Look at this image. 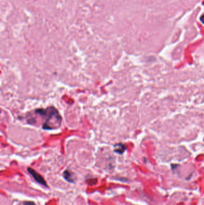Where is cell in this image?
I'll list each match as a JSON object with an SVG mask.
<instances>
[{"instance_id":"obj_1","label":"cell","mask_w":204,"mask_h":205,"mask_svg":"<svg viewBox=\"0 0 204 205\" xmlns=\"http://www.w3.org/2000/svg\"><path fill=\"white\" fill-rule=\"evenodd\" d=\"M44 118L42 129L45 130H52L60 127L62 119L59 111L54 107L46 109H37L32 112Z\"/></svg>"},{"instance_id":"obj_2","label":"cell","mask_w":204,"mask_h":205,"mask_svg":"<svg viewBox=\"0 0 204 205\" xmlns=\"http://www.w3.org/2000/svg\"><path fill=\"white\" fill-rule=\"evenodd\" d=\"M28 172L31 174V175L32 176L33 178L35 179V181L36 182H37L38 183H40L41 185H43L46 187H47V185L46 182V181L42 177V176H41L39 173H38L35 170H34V169H32L30 167L28 168Z\"/></svg>"},{"instance_id":"obj_3","label":"cell","mask_w":204,"mask_h":205,"mask_svg":"<svg viewBox=\"0 0 204 205\" xmlns=\"http://www.w3.org/2000/svg\"><path fill=\"white\" fill-rule=\"evenodd\" d=\"M63 176L65 179L69 182L74 183L75 180V178L73 176L72 173L69 172L68 170H65L63 173Z\"/></svg>"},{"instance_id":"obj_4","label":"cell","mask_w":204,"mask_h":205,"mask_svg":"<svg viewBox=\"0 0 204 205\" xmlns=\"http://www.w3.org/2000/svg\"><path fill=\"white\" fill-rule=\"evenodd\" d=\"M126 150V146L124 144L118 143L114 145V152L119 154H122Z\"/></svg>"},{"instance_id":"obj_5","label":"cell","mask_w":204,"mask_h":205,"mask_svg":"<svg viewBox=\"0 0 204 205\" xmlns=\"http://www.w3.org/2000/svg\"><path fill=\"white\" fill-rule=\"evenodd\" d=\"M23 205H36L32 202H25L23 203Z\"/></svg>"},{"instance_id":"obj_6","label":"cell","mask_w":204,"mask_h":205,"mask_svg":"<svg viewBox=\"0 0 204 205\" xmlns=\"http://www.w3.org/2000/svg\"><path fill=\"white\" fill-rule=\"evenodd\" d=\"M200 20L204 24V14H203L202 16H201V18H200Z\"/></svg>"}]
</instances>
